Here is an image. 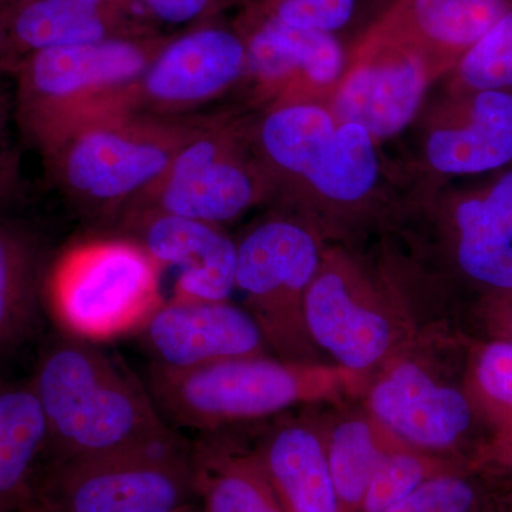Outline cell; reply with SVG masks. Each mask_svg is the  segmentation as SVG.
Masks as SVG:
<instances>
[{
	"label": "cell",
	"mask_w": 512,
	"mask_h": 512,
	"mask_svg": "<svg viewBox=\"0 0 512 512\" xmlns=\"http://www.w3.org/2000/svg\"><path fill=\"white\" fill-rule=\"evenodd\" d=\"M512 8V0H399L370 33V45L436 49L447 59L466 55Z\"/></svg>",
	"instance_id": "cell-13"
},
{
	"label": "cell",
	"mask_w": 512,
	"mask_h": 512,
	"mask_svg": "<svg viewBox=\"0 0 512 512\" xmlns=\"http://www.w3.org/2000/svg\"><path fill=\"white\" fill-rule=\"evenodd\" d=\"M476 380L481 393L512 417V343L495 342L478 357Z\"/></svg>",
	"instance_id": "cell-31"
},
{
	"label": "cell",
	"mask_w": 512,
	"mask_h": 512,
	"mask_svg": "<svg viewBox=\"0 0 512 512\" xmlns=\"http://www.w3.org/2000/svg\"><path fill=\"white\" fill-rule=\"evenodd\" d=\"M255 197L254 180L227 154L220 137L195 126L160 183L120 221L158 212L215 225L238 217Z\"/></svg>",
	"instance_id": "cell-7"
},
{
	"label": "cell",
	"mask_w": 512,
	"mask_h": 512,
	"mask_svg": "<svg viewBox=\"0 0 512 512\" xmlns=\"http://www.w3.org/2000/svg\"><path fill=\"white\" fill-rule=\"evenodd\" d=\"M384 454L363 421L340 424L329 448V470L338 495L339 508H360L370 480Z\"/></svg>",
	"instance_id": "cell-26"
},
{
	"label": "cell",
	"mask_w": 512,
	"mask_h": 512,
	"mask_svg": "<svg viewBox=\"0 0 512 512\" xmlns=\"http://www.w3.org/2000/svg\"><path fill=\"white\" fill-rule=\"evenodd\" d=\"M511 333H512V311H511Z\"/></svg>",
	"instance_id": "cell-38"
},
{
	"label": "cell",
	"mask_w": 512,
	"mask_h": 512,
	"mask_svg": "<svg viewBox=\"0 0 512 512\" xmlns=\"http://www.w3.org/2000/svg\"><path fill=\"white\" fill-rule=\"evenodd\" d=\"M0 2L10 3V5L18 6L19 3L25 2V0H0Z\"/></svg>",
	"instance_id": "cell-36"
},
{
	"label": "cell",
	"mask_w": 512,
	"mask_h": 512,
	"mask_svg": "<svg viewBox=\"0 0 512 512\" xmlns=\"http://www.w3.org/2000/svg\"><path fill=\"white\" fill-rule=\"evenodd\" d=\"M158 19L167 23L191 22L207 9L210 0H143Z\"/></svg>",
	"instance_id": "cell-32"
},
{
	"label": "cell",
	"mask_w": 512,
	"mask_h": 512,
	"mask_svg": "<svg viewBox=\"0 0 512 512\" xmlns=\"http://www.w3.org/2000/svg\"><path fill=\"white\" fill-rule=\"evenodd\" d=\"M328 111L295 104L272 111L261 128V143L272 163L305 177L336 130Z\"/></svg>",
	"instance_id": "cell-25"
},
{
	"label": "cell",
	"mask_w": 512,
	"mask_h": 512,
	"mask_svg": "<svg viewBox=\"0 0 512 512\" xmlns=\"http://www.w3.org/2000/svg\"><path fill=\"white\" fill-rule=\"evenodd\" d=\"M154 57L128 40L52 47L18 66V116L45 153L74 124L134 111L136 87Z\"/></svg>",
	"instance_id": "cell-4"
},
{
	"label": "cell",
	"mask_w": 512,
	"mask_h": 512,
	"mask_svg": "<svg viewBox=\"0 0 512 512\" xmlns=\"http://www.w3.org/2000/svg\"><path fill=\"white\" fill-rule=\"evenodd\" d=\"M457 126L440 128L427 141V158L437 171L476 175L512 164V92H473Z\"/></svg>",
	"instance_id": "cell-17"
},
{
	"label": "cell",
	"mask_w": 512,
	"mask_h": 512,
	"mask_svg": "<svg viewBox=\"0 0 512 512\" xmlns=\"http://www.w3.org/2000/svg\"><path fill=\"white\" fill-rule=\"evenodd\" d=\"M150 365L194 370L254 356L262 333L254 316L227 302H165L140 332Z\"/></svg>",
	"instance_id": "cell-8"
},
{
	"label": "cell",
	"mask_w": 512,
	"mask_h": 512,
	"mask_svg": "<svg viewBox=\"0 0 512 512\" xmlns=\"http://www.w3.org/2000/svg\"><path fill=\"white\" fill-rule=\"evenodd\" d=\"M195 498L204 512H285L261 458L234 457L211 437L191 441Z\"/></svg>",
	"instance_id": "cell-21"
},
{
	"label": "cell",
	"mask_w": 512,
	"mask_h": 512,
	"mask_svg": "<svg viewBox=\"0 0 512 512\" xmlns=\"http://www.w3.org/2000/svg\"><path fill=\"white\" fill-rule=\"evenodd\" d=\"M355 0H281L272 18L292 28L330 33L352 18Z\"/></svg>",
	"instance_id": "cell-30"
},
{
	"label": "cell",
	"mask_w": 512,
	"mask_h": 512,
	"mask_svg": "<svg viewBox=\"0 0 512 512\" xmlns=\"http://www.w3.org/2000/svg\"><path fill=\"white\" fill-rule=\"evenodd\" d=\"M424 481L426 467L419 458L407 454H384L360 508L363 512H387L409 497Z\"/></svg>",
	"instance_id": "cell-28"
},
{
	"label": "cell",
	"mask_w": 512,
	"mask_h": 512,
	"mask_svg": "<svg viewBox=\"0 0 512 512\" xmlns=\"http://www.w3.org/2000/svg\"><path fill=\"white\" fill-rule=\"evenodd\" d=\"M147 389L175 430L217 429L291 406L302 394L298 373L272 360L239 357L194 370L148 366Z\"/></svg>",
	"instance_id": "cell-6"
},
{
	"label": "cell",
	"mask_w": 512,
	"mask_h": 512,
	"mask_svg": "<svg viewBox=\"0 0 512 512\" xmlns=\"http://www.w3.org/2000/svg\"><path fill=\"white\" fill-rule=\"evenodd\" d=\"M45 467L35 494L52 512H183L194 504L191 441L183 436Z\"/></svg>",
	"instance_id": "cell-5"
},
{
	"label": "cell",
	"mask_w": 512,
	"mask_h": 512,
	"mask_svg": "<svg viewBox=\"0 0 512 512\" xmlns=\"http://www.w3.org/2000/svg\"><path fill=\"white\" fill-rule=\"evenodd\" d=\"M29 383L45 417V466L181 436L158 412L150 390L96 343L53 335Z\"/></svg>",
	"instance_id": "cell-1"
},
{
	"label": "cell",
	"mask_w": 512,
	"mask_h": 512,
	"mask_svg": "<svg viewBox=\"0 0 512 512\" xmlns=\"http://www.w3.org/2000/svg\"><path fill=\"white\" fill-rule=\"evenodd\" d=\"M12 170L13 165L9 156L0 153V198L5 197V194H2V192L6 191L10 180H12Z\"/></svg>",
	"instance_id": "cell-34"
},
{
	"label": "cell",
	"mask_w": 512,
	"mask_h": 512,
	"mask_svg": "<svg viewBox=\"0 0 512 512\" xmlns=\"http://www.w3.org/2000/svg\"><path fill=\"white\" fill-rule=\"evenodd\" d=\"M424 89L423 59L400 53L389 62L353 70L336 97V116L342 123L365 128L373 138L392 137L413 120Z\"/></svg>",
	"instance_id": "cell-15"
},
{
	"label": "cell",
	"mask_w": 512,
	"mask_h": 512,
	"mask_svg": "<svg viewBox=\"0 0 512 512\" xmlns=\"http://www.w3.org/2000/svg\"><path fill=\"white\" fill-rule=\"evenodd\" d=\"M183 512H204V511L198 510V508L195 507L194 504H192V505H190V507L187 508V510H185Z\"/></svg>",
	"instance_id": "cell-37"
},
{
	"label": "cell",
	"mask_w": 512,
	"mask_h": 512,
	"mask_svg": "<svg viewBox=\"0 0 512 512\" xmlns=\"http://www.w3.org/2000/svg\"><path fill=\"white\" fill-rule=\"evenodd\" d=\"M46 248L33 229L0 215V369L35 338L45 299Z\"/></svg>",
	"instance_id": "cell-16"
},
{
	"label": "cell",
	"mask_w": 512,
	"mask_h": 512,
	"mask_svg": "<svg viewBox=\"0 0 512 512\" xmlns=\"http://www.w3.org/2000/svg\"><path fill=\"white\" fill-rule=\"evenodd\" d=\"M477 490L467 478L441 476L424 481L387 512H474Z\"/></svg>",
	"instance_id": "cell-29"
},
{
	"label": "cell",
	"mask_w": 512,
	"mask_h": 512,
	"mask_svg": "<svg viewBox=\"0 0 512 512\" xmlns=\"http://www.w3.org/2000/svg\"><path fill=\"white\" fill-rule=\"evenodd\" d=\"M468 92H512V8L488 30L457 66Z\"/></svg>",
	"instance_id": "cell-27"
},
{
	"label": "cell",
	"mask_w": 512,
	"mask_h": 512,
	"mask_svg": "<svg viewBox=\"0 0 512 512\" xmlns=\"http://www.w3.org/2000/svg\"><path fill=\"white\" fill-rule=\"evenodd\" d=\"M457 264L474 284L512 293V168L454 208Z\"/></svg>",
	"instance_id": "cell-14"
},
{
	"label": "cell",
	"mask_w": 512,
	"mask_h": 512,
	"mask_svg": "<svg viewBox=\"0 0 512 512\" xmlns=\"http://www.w3.org/2000/svg\"><path fill=\"white\" fill-rule=\"evenodd\" d=\"M161 269L137 239H83L50 266L47 305L73 338L97 345L136 335L165 303Z\"/></svg>",
	"instance_id": "cell-3"
},
{
	"label": "cell",
	"mask_w": 512,
	"mask_h": 512,
	"mask_svg": "<svg viewBox=\"0 0 512 512\" xmlns=\"http://www.w3.org/2000/svg\"><path fill=\"white\" fill-rule=\"evenodd\" d=\"M15 55L8 28V15H0V70L8 67Z\"/></svg>",
	"instance_id": "cell-33"
},
{
	"label": "cell",
	"mask_w": 512,
	"mask_h": 512,
	"mask_svg": "<svg viewBox=\"0 0 512 512\" xmlns=\"http://www.w3.org/2000/svg\"><path fill=\"white\" fill-rule=\"evenodd\" d=\"M247 66V47L227 30L202 29L158 53L136 87L134 111L173 117L228 89Z\"/></svg>",
	"instance_id": "cell-9"
},
{
	"label": "cell",
	"mask_w": 512,
	"mask_h": 512,
	"mask_svg": "<svg viewBox=\"0 0 512 512\" xmlns=\"http://www.w3.org/2000/svg\"><path fill=\"white\" fill-rule=\"evenodd\" d=\"M377 175L373 137L357 124L342 123L303 178L330 200L352 202L372 190Z\"/></svg>",
	"instance_id": "cell-24"
},
{
	"label": "cell",
	"mask_w": 512,
	"mask_h": 512,
	"mask_svg": "<svg viewBox=\"0 0 512 512\" xmlns=\"http://www.w3.org/2000/svg\"><path fill=\"white\" fill-rule=\"evenodd\" d=\"M123 227L161 268L178 269L171 301L224 302L237 286L238 247L215 225L151 212Z\"/></svg>",
	"instance_id": "cell-10"
},
{
	"label": "cell",
	"mask_w": 512,
	"mask_h": 512,
	"mask_svg": "<svg viewBox=\"0 0 512 512\" xmlns=\"http://www.w3.org/2000/svg\"><path fill=\"white\" fill-rule=\"evenodd\" d=\"M318 247L305 229L288 221L259 225L238 247L237 286L259 306V328L279 333L289 293L308 286L318 268Z\"/></svg>",
	"instance_id": "cell-11"
},
{
	"label": "cell",
	"mask_w": 512,
	"mask_h": 512,
	"mask_svg": "<svg viewBox=\"0 0 512 512\" xmlns=\"http://www.w3.org/2000/svg\"><path fill=\"white\" fill-rule=\"evenodd\" d=\"M45 448V417L30 383L0 380V512L28 503Z\"/></svg>",
	"instance_id": "cell-19"
},
{
	"label": "cell",
	"mask_w": 512,
	"mask_h": 512,
	"mask_svg": "<svg viewBox=\"0 0 512 512\" xmlns=\"http://www.w3.org/2000/svg\"><path fill=\"white\" fill-rule=\"evenodd\" d=\"M370 403L386 426L420 447L450 446L473 417L463 393L434 383L414 363L397 366L377 384Z\"/></svg>",
	"instance_id": "cell-12"
},
{
	"label": "cell",
	"mask_w": 512,
	"mask_h": 512,
	"mask_svg": "<svg viewBox=\"0 0 512 512\" xmlns=\"http://www.w3.org/2000/svg\"><path fill=\"white\" fill-rule=\"evenodd\" d=\"M305 318L316 342L350 369L373 365L389 346V322L357 305L338 275L320 276L309 286Z\"/></svg>",
	"instance_id": "cell-18"
},
{
	"label": "cell",
	"mask_w": 512,
	"mask_h": 512,
	"mask_svg": "<svg viewBox=\"0 0 512 512\" xmlns=\"http://www.w3.org/2000/svg\"><path fill=\"white\" fill-rule=\"evenodd\" d=\"M261 461L285 512H340L328 457L312 431L301 426L276 431Z\"/></svg>",
	"instance_id": "cell-20"
},
{
	"label": "cell",
	"mask_w": 512,
	"mask_h": 512,
	"mask_svg": "<svg viewBox=\"0 0 512 512\" xmlns=\"http://www.w3.org/2000/svg\"><path fill=\"white\" fill-rule=\"evenodd\" d=\"M247 66L266 80L301 69L312 82L329 84L343 69V52L332 33L292 28L271 18L252 36Z\"/></svg>",
	"instance_id": "cell-22"
},
{
	"label": "cell",
	"mask_w": 512,
	"mask_h": 512,
	"mask_svg": "<svg viewBox=\"0 0 512 512\" xmlns=\"http://www.w3.org/2000/svg\"><path fill=\"white\" fill-rule=\"evenodd\" d=\"M19 512H52L49 510V507L36 494H33L30 497L28 503L23 505L22 510Z\"/></svg>",
	"instance_id": "cell-35"
},
{
	"label": "cell",
	"mask_w": 512,
	"mask_h": 512,
	"mask_svg": "<svg viewBox=\"0 0 512 512\" xmlns=\"http://www.w3.org/2000/svg\"><path fill=\"white\" fill-rule=\"evenodd\" d=\"M194 128V120L120 111L74 124L43 154L80 210L121 220L160 183Z\"/></svg>",
	"instance_id": "cell-2"
},
{
	"label": "cell",
	"mask_w": 512,
	"mask_h": 512,
	"mask_svg": "<svg viewBox=\"0 0 512 512\" xmlns=\"http://www.w3.org/2000/svg\"><path fill=\"white\" fill-rule=\"evenodd\" d=\"M104 0H25L8 13L15 52L86 45L106 40Z\"/></svg>",
	"instance_id": "cell-23"
}]
</instances>
